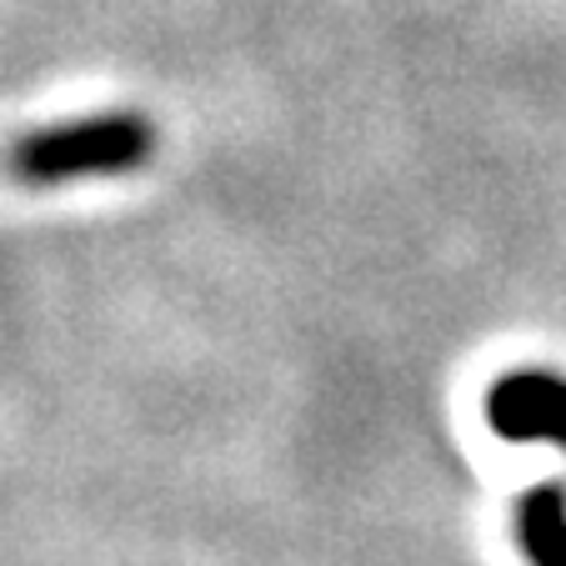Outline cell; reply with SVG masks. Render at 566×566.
Returning <instances> with one entry per match:
<instances>
[{"mask_svg": "<svg viewBox=\"0 0 566 566\" xmlns=\"http://www.w3.org/2000/svg\"><path fill=\"white\" fill-rule=\"evenodd\" d=\"M156 150V130L136 111L65 120V126L31 130L11 150V176L25 186H61L81 176H126L146 166Z\"/></svg>", "mask_w": 566, "mask_h": 566, "instance_id": "6da1fadb", "label": "cell"}, {"mask_svg": "<svg viewBox=\"0 0 566 566\" xmlns=\"http://www.w3.org/2000/svg\"><path fill=\"white\" fill-rule=\"evenodd\" d=\"M486 421L506 441H552L566 447V376L512 371L486 391Z\"/></svg>", "mask_w": 566, "mask_h": 566, "instance_id": "7a4b0ae2", "label": "cell"}, {"mask_svg": "<svg viewBox=\"0 0 566 566\" xmlns=\"http://www.w3.org/2000/svg\"><path fill=\"white\" fill-rule=\"evenodd\" d=\"M516 546L532 566H566V492L562 486H536L516 502Z\"/></svg>", "mask_w": 566, "mask_h": 566, "instance_id": "3957f363", "label": "cell"}]
</instances>
